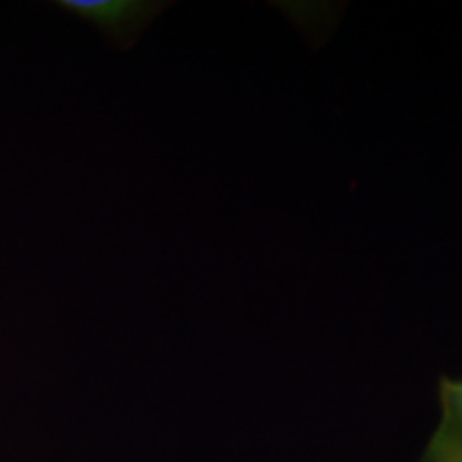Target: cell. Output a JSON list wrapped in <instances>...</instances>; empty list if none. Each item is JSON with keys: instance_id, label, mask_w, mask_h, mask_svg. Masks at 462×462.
I'll return each mask as SVG.
<instances>
[{"instance_id": "1", "label": "cell", "mask_w": 462, "mask_h": 462, "mask_svg": "<svg viewBox=\"0 0 462 462\" xmlns=\"http://www.w3.org/2000/svg\"><path fill=\"white\" fill-rule=\"evenodd\" d=\"M60 5L73 14L82 15L84 20L107 28L129 24L142 11V5L133 3V0H65Z\"/></svg>"}, {"instance_id": "2", "label": "cell", "mask_w": 462, "mask_h": 462, "mask_svg": "<svg viewBox=\"0 0 462 462\" xmlns=\"http://www.w3.org/2000/svg\"><path fill=\"white\" fill-rule=\"evenodd\" d=\"M454 415V413H452ZM430 462H462V420L454 418L443 421V426L432 437Z\"/></svg>"}, {"instance_id": "3", "label": "cell", "mask_w": 462, "mask_h": 462, "mask_svg": "<svg viewBox=\"0 0 462 462\" xmlns=\"http://www.w3.org/2000/svg\"><path fill=\"white\" fill-rule=\"evenodd\" d=\"M443 394H446V404L449 411L462 420V381H446Z\"/></svg>"}]
</instances>
